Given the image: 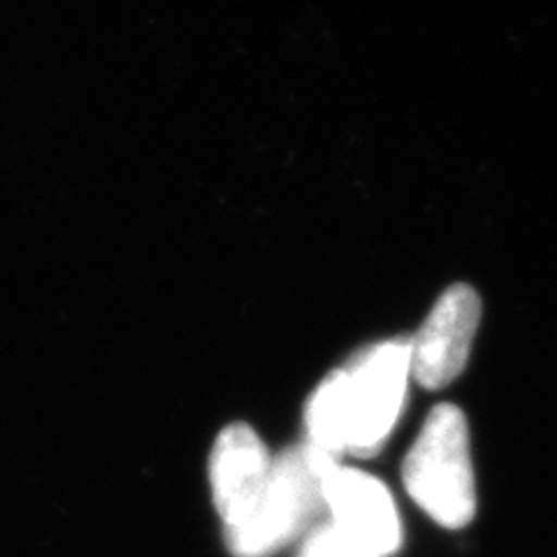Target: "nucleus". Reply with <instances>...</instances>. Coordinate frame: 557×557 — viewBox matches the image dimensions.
Here are the masks:
<instances>
[{"label":"nucleus","mask_w":557,"mask_h":557,"mask_svg":"<svg viewBox=\"0 0 557 557\" xmlns=\"http://www.w3.org/2000/svg\"><path fill=\"white\" fill-rule=\"evenodd\" d=\"M409 383V339L362 348L313 388L305 407V442L337 460L376 456L403 416Z\"/></svg>","instance_id":"f257e3e1"},{"label":"nucleus","mask_w":557,"mask_h":557,"mask_svg":"<svg viewBox=\"0 0 557 557\" xmlns=\"http://www.w3.org/2000/svg\"><path fill=\"white\" fill-rule=\"evenodd\" d=\"M409 497L437 525L467 528L476 513V479L467 418L456 405H437L403 465Z\"/></svg>","instance_id":"f03ea898"},{"label":"nucleus","mask_w":557,"mask_h":557,"mask_svg":"<svg viewBox=\"0 0 557 557\" xmlns=\"http://www.w3.org/2000/svg\"><path fill=\"white\" fill-rule=\"evenodd\" d=\"M342 462L309 442L288 446L272 460V474L253 516L231 534L225 546L235 557H270L300 539L323 507V476Z\"/></svg>","instance_id":"7ed1b4c3"},{"label":"nucleus","mask_w":557,"mask_h":557,"mask_svg":"<svg viewBox=\"0 0 557 557\" xmlns=\"http://www.w3.org/2000/svg\"><path fill=\"white\" fill-rule=\"evenodd\" d=\"M481 323L479 293L467 284H453L434 302L423 325L409 337L411 379L428 391L456 381L472 354Z\"/></svg>","instance_id":"20e7f679"},{"label":"nucleus","mask_w":557,"mask_h":557,"mask_svg":"<svg viewBox=\"0 0 557 557\" xmlns=\"http://www.w3.org/2000/svg\"><path fill=\"white\" fill-rule=\"evenodd\" d=\"M323 507L348 542L374 557L393 555L403 544V522L391 491L376 476L335 462L323 476Z\"/></svg>","instance_id":"39448f33"},{"label":"nucleus","mask_w":557,"mask_h":557,"mask_svg":"<svg viewBox=\"0 0 557 557\" xmlns=\"http://www.w3.org/2000/svg\"><path fill=\"white\" fill-rule=\"evenodd\" d=\"M272 460L253 428L233 423L219 432L209 453V485L225 534L239 530L253 516L268 487Z\"/></svg>","instance_id":"423d86ee"},{"label":"nucleus","mask_w":557,"mask_h":557,"mask_svg":"<svg viewBox=\"0 0 557 557\" xmlns=\"http://www.w3.org/2000/svg\"><path fill=\"white\" fill-rule=\"evenodd\" d=\"M298 557H374L354 542H348L330 522L307 532Z\"/></svg>","instance_id":"0eeeda50"}]
</instances>
